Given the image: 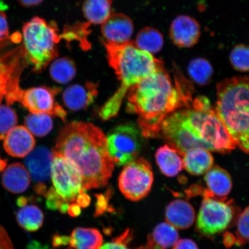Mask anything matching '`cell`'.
Wrapping results in <instances>:
<instances>
[{
  "mask_svg": "<svg viewBox=\"0 0 249 249\" xmlns=\"http://www.w3.org/2000/svg\"><path fill=\"white\" fill-rule=\"evenodd\" d=\"M25 127L33 136L42 138L51 132L53 123L50 115L43 113H31L25 118Z\"/></svg>",
  "mask_w": 249,
  "mask_h": 249,
  "instance_id": "f546056e",
  "label": "cell"
},
{
  "mask_svg": "<svg viewBox=\"0 0 249 249\" xmlns=\"http://www.w3.org/2000/svg\"><path fill=\"white\" fill-rule=\"evenodd\" d=\"M83 12L88 23L102 24L112 14L111 0H86Z\"/></svg>",
  "mask_w": 249,
  "mask_h": 249,
  "instance_id": "d4e9b609",
  "label": "cell"
},
{
  "mask_svg": "<svg viewBox=\"0 0 249 249\" xmlns=\"http://www.w3.org/2000/svg\"><path fill=\"white\" fill-rule=\"evenodd\" d=\"M132 239L133 231L128 229L123 234L115 238L111 242L102 246L99 249H133L128 247V245ZM134 249H143V247Z\"/></svg>",
  "mask_w": 249,
  "mask_h": 249,
  "instance_id": "e575fe53",
  "label": "cell"
},
{
  "mask_svg": "<svg viewBox=\"0 0 249 249\" xmlns=\"http://www.w3.org/2000/svg\"><path fill=\"white\" fill-rule=\"evenodd\" d=\"M25 164L36 185H45L52 176L53 154L48 148L39 147L27 156Z\"/></svg>",
  "mask_w": 249,
  "mask_h": 249,
  "instance_id": "9a60e30c",
  "label": "cell"
},
{
  "mask_svg": "<svg viewBox=\"0 0 249 249\" xmlns=\"http://www.w3.org/2000/svg\"><path fill=\"white\" fill-rule=\"evenodd\" d=\"M28 203V198L25 197H20L18 199L17 204L20 207H23L27 205Z\"/></svg>",
  "mask_w": 249,
  "mask_h": 249,
  "instance_id": "bcb514c9",
  "label": "cell"
},
{
  "mask_svg": "<svg viewBox=\"0 0 249 249\" xmlns=\"http://www.w3.org/2000/svg\"><path fill=\"white\" fill-rule=\"evenodd\" d=\"M76 203L79 205L81 208H86L89 206L90 203V197L86 194V192L82 193L78 196Z\"/></svg>",
  "mask_w": 249,
  "mask_h": 249,
  "instance_id": "60d3db41",
  "label": "cell"
},
{
  "mask_svg": "<svg viewBox=\"0 0 249 249\" xmlns=\"http://www.w3.org/2000/svg\"><path fill=\"white\" fill-rule=\"evenodd\" d=\"M97 84L88 82L85 86L73 85L66 89L62 99L66 107L71 111H79L89 107L97 96Z\"/></svg>",
  "mask_w": 249,
  "mask_h": 249,
  "instance_id": "e0dca14e",
  "label": "cell"
},
{
  "mask_svg": "<svg viewBox=\"0 0 249 249\" xmlns=\"http://www.w3.org/2000/svg\"><path fill=\"white\" fill-rule=\"evenodd\" d=\"M134 26L129 17L123 14H112L102 24L103 43L120 45L130 41Z\"/></svg>",
  "mask_w": 249,
  "mask_h": 249,
  "instance_id": "5bb4252c",
  "label": "cell"
},
{
  "mask_svg": "<svg viewBox=\"0 0 249 249\" xmlns=\"http://www.w3.org/2000/svg\"><path fill=\"white\" fill-rule=\"evenodd\" d=\"M90 24L88 22L85 24H77L75 26L66 28L64 33L62 34L61 38L72 41L76 40L80 41V45L83 49L88 48L89 46L87 36L89 34V27Z\"/></svg>",
  "mask_w": 249,
  "mask_h": 249,
  "instance_id": "1f68e13d",
  "label": "cell"
},
{
  "mask_svg": "<svg viewBox=\"0 0 249 249\" xmlns=\"http://www.w3.org/2000/svg\"><path fill=\"white\" fill-rule=\"evenodd\" d=\"M154 182L150 163L145 159H135L124 166L121 171L118 185L120 191L128 200L138 201L148 194Z\"/></svg>",
  "mask_w": 249,
  "mask_h": 249,
  "instance_id": "ba28073f",
  "label": "cell"
},
{
  "mask_svg": "<svg viewBox=\"0 0 249 249\" xmlns=\"http://www.w3.org/2000/svg\"><path fill=\"white\" fill-rule=\"evenodd\" d=\"M179 233L168 223H161L155 227L148 236L147 244L143 249H167L178 242Z\"/></svg>",
  "mask_w": 249,
  "mask_h": 249,
  "instance_id": "7402d4cb",
  "label": "cell"
},
{
  "mask_svg": "<svg viewBox=\"0 0 249 249\" xmlns=\"http://www.w3.org/2000/svg\"><path fill=\"white\" fill-rule=\"evenodd\" d=\"M188 71L196 83L205 86L209 83L213 74V66L207 59L197 57L189 62Z\"/></svg>",
  "mask_w": 249,
  "mask_h": 249,
  "instance_id": "f1b7e54d",
  "label": "cell"
},
{
  "mask_svg": "<svg viewBox=\"0 0 249 249\" xmlns=\"http://www.w3.org/2000/svg\"><path fill=\"white\" fill-rule=\"evenodd\" d=\"M22 57L20 48L0 58V104L3 99L20 87Z\"/></svg>",
  "mask_w": 249,
  "mask_h": 249,
  "instance_id": "7c38bea8",
  "label": "cell"
},
{
  "mask_svg": "<svg viewBox=\"0 0 249 249\" xmlns=\"http://www.w3.org/2000/svg\"><path fill=\"white\" fill-rule=\"evenodd\" d=\"M183 167L192 175L201 176L213 167V158L206 149L196 148L186 152L183 157Z\"/></svg>",
  "mask_w": 249,
  "mask_h": 249,
  "instance_id": "603a6c76",
  "label": "cell"
},
{
  "mask_svg": "<svg viewBox=\"0 0 249 249\" xmlns=\"http://www.w3.org/2000/svg\"><path fill=\"white\" fill-rule=\"evenodd\" d=\"M60 91L58 89L46 87H33L27 89H19L15 93L13 102H20L31 113H43L54 116L64 121L66 111L55 100L54 96Z\"/></svg>",
  "mask_w": 249,
  "mask_h": 249,
  "instance_id": "8fae6325",
  "label": "cell"
},
{
  "mask_svg": "<svg viewBox=\"0 0 249 249\" xmlns=\"http://www.w3.org/2000/svg\"><path fill=\"white\" fill-rule=\"evenodd\" d=\"M18 116L15 111L7 105L0 104V139L17 126Z\"/></svg>",
  "mask_w": 249,
  "mask_h": 249,
  "instance_id": "d6a6232c",
  "label": "cell"
},
{
  "mask_svg": "<svg viewBox=\"0 0 249 249\" xmlns=\"http://www.w3.org/2000/svg\"><path fill=\"white\" fill-rule=\"evenodd\" d=\"M18 1L23 7H30L39 5L43 0H18Z\"/></svg>",
  "mask_w": 249,
  "mask_h": 249,
  "instance_id": "f6af8a7d",
  "label": "cell"
},
{
  "mask_svg": "<svg viewBox=\"0 0 249 249\" xmlns=\"http://www.w3.org/2000/svg\"><path fill=\"white\" fill-rule=\"evenodd\" d=\"M9 36V27L7 17L4 12L0 11V42H4Z\"/></svg>",
  "mask_w": 249,
  "mask_h": 249,
  "instance_id": "8d00e7d4",
  "label": "cell"
},
{
  "mask_svg": "<svg viewBox=\"0 0 249 249\" xmlns=\"http://www.w3.org/2000/svg\"><path fill=\"white\" fill-rule=\"evenodd\" d=\"M52 152L53 188L65 202L74 203L79 195L86 192L83 188L82 176L77 168L67 159L57 152Z\"/></svg>",
  "mask_w": 249,
  "mask_h": 249,
  "instance_id": "9c48e42d",
  "label": "cell"
},
{
  "mask_svg": "<svg viewBox=\"0 0 249 249\" xmlns=\"http://www.w3.org/2000/svg\"><path fill=\"white\" fill-rule=\"evenodd\" d=\"M249 241V206L239 214L237 219L236 244L244 245Z\"/></svg>",
  "mask_w": 249,
  "mask_h": 249,
  "instance_id": "836d02e7",
  "label": "cell"
},
{
  "mask_svg": "<svg viewBox=\"0 0 249 249\" xmlns=\"http://www.w3.org/2000/svg\"><path fill=\"white\" fill-rule=\"evenodd\" d=\"M49 72L52 79L55 82L65 85L71 82L75 76L76 65L70 58H58L52 62Z\"/></svg>",
  "mask_w": 249,
  "mask_h": 249,
  "instance_id": "83f0119b",
  "label": "cell"
},
{
  "mask_svg": "<svg viewBox=\"0 0 249 249\" xmlns=\"http://www.w3.org/2000/svg\"><path fill=\"white\" fill-rule=\"evenodd\" d=\"M160 134L168 145L183 155L193 149L226 154L236 146L215 110L193 106L177 110L161 124Z\"/></svg>",
  "mask_w": 249,
  "mask_h": 249,
  "instance_id": "3957f363",
  "label": "cell"
},
{
  "mask_svg": "<svg viewBox=\"0 0 249 249\" xmlns=\"http://www.w3.org/2000/svg\"><path fill=\"white\" fill-rule=\"evenodd\" d=\"M215 111L235 146L249 153V76L217 84Z\"/></svg>",
  "mask_w": 249,
  "mask_h": 249,
  "instance_id": "5b68a950",
  "label": "cell"
},
{
  "mask_svg": "<svg viewBox=\"0 0 249 249\" xmlns=\"http://www.w3.org/2000/svg\"><path fill=\"white\" fill-rule=\"evenodd\" d=\"M31 179L26 167L20 163H14L6 168L3 173L2 184L11 194H20L29 188Z\"/></svg>",
  "mask_w": 249,
  "mask_h": 249,
  "instance_id": "d6986e66",
  "label": "cell"
},
{
  "mask_svg": "<svg viewBox=\"0 0 249 249\" xmlns=\"http://www.w3.org/2000/svg\"><path fill=\"white\" fill-rule=\"evenodd\" d=\"M183 157L180 152L168 144L159 148L155 154L156 160L161 172L170 177L177 176L182 171Z\"/></svg>",
  "mask_w": 249,
  "mask_h": 249,
  "instance_id": "ffe728a7",
  "label": "cell"
},
{
  "mask_svg": "<svg viewBox=\"0 0 249 249\" xmlns=\"http://www.w3.org/2000/svg\"><path fill=\"white\" fill-rule=\"evenodd\" d=\"M27 249H53L48 245H43L36 241H31L27 245Z\"/></svg>",
  "mask_w": 249,
  "mask_h": 249,
  "instance_id": "7bdbcfd3",
  "label": "cell"
},
{
  "mask_svg": "<svg viewBox=\"0 0 249 249\" xmlns=\"http://www.w3.org/2000/svg\"><path fill=\"white\" fill-rule=\"evenodd\" d=\"M184 80L176 70L174 83L163 67L129 89L127 110L138 116L140 129L145 138L160 136L165 118L191 100L183 91Z\"/></svg>",
  "mask_w": 249,
  "mask_h": 249,
  "instance_id": "7a4b0ae2",
  "label": "cell"
},
{
  "mask_svg": "<svg viewBox=\"0 0 249 249\" xmlns=\"http://www.w3.org/2000/svg\"><path fill=\"white\" fill-rule=\"evenodd\" d=\"M4 148L12 157L23 158L29 155L36 146L34 136L24 126H16L4 139Z\"/></svg>",
  "mask_w": 249,
  "mask_h": 249,
  "instance_id": "2e32d148",
  "label": "cell"
},
{
  "mask_svg": "<svg viewBox=\"0 0 249 249\" xmlns=\"http://www.w3.org/2000/svg\"><path fill=\"white\" fill-rule=\"evenodd\" d=\"M229 59L235 70L249 71V45L239 44L233 47Z\"/></svg>",
  "mask_w": 249,
  "mask_h": 249,
  "instance_id": "4dcf8cb0",
  "label": "cell"
},
{
  "mask_svg": "<svg viewBox=\"0 0 249 249\" xmlns=\"http://www.w3.org/2000/svg\"><path fill=\"white\" fill-rule=\"evenodd\" d=\"M134 43L140 49L152 54L162 49L164 38L160 31L152 27H145L139 31Z\"/></svg>",
  "mask_w": 249,
  "mask_h": 249,
  "instance_id": "4316f807",
  "label": "cell"
},
{
  "mask_svg": "<svg viewBox=\"0 0 249 249\" xmlns=\"http://www.w3.org/2000/svg\"><path fill=\"white\" fill-rule=\"evenodd\" d=\"M173 249H199L197 244L190 239H182L174 245Z\"/></svg>",
  "mask_w": 249,
  "mask_h": 249,
  "instance_id": "f35d334b",
  "label": "cell"
},
{
  "mask_svg": "<svg viewBox=\"0 0 249 249\" xmlns=\"http://www.w3.org/2000/svg\"><path fill=\"white\" fill-rule=\"evenodd\" d=\"M70 236L55 235L53 238V246L55 248L70 244Z\"/></svg>",
  "mask_w": 249,
  "mask_h": 249,
  "instance_id": "ab89813d",
  "label": "cell"
},
{
  "mask_svg": "<svg viewBox=\"0 0 249 249\" xmlns=\"http://www.w3.org/2000/svg\"><path fill=\"white\" fill-rule=\"evenodd\" d=\"M45 195L46 198V206L50 210H59L62 205L68 203L57 194L53 188L47 191Z\"/></svg>",
  "mask_w": 249,
  "mask_h": 249,
  "instance_id": "d590c367",
  "label": "cell"
},
{
  "mask_svg": "<svg viewBox=\"0 0 249 249\" xmlns=\"http://www.w3.org/2000/svg\"><path fill=\"white\" fill-rule=\"evenodd\" d=\"M170 36L174 44L180 48H191L201 36L200 24L195 18L180 15L171 23Z\"/></svg>",
  "mask_w": 249,
  "mask_h": 249,
  "instance_id": "4fadbf2b",
  "label": "cell"
},
{
  "mask_svg": "<svg viewBox=\"0 0 249 249\" xmlns=\"http://www.w3.org/2000/svg\"><path fill=\"white\" fill-rule=\"evenodd\" d=\"M100 198H98V201L97 202V207L96 208V213L97 214H101L103 211L105 209L106 206H107V201H106V198L103 196H100Z\"/></svg>",
  "mask_w": 249,
  "mask_h": 249,
  "instance_id": "ee69618b",
  "label": "cell"
},
{
  "mask_svg": "<svg viewBox=\"0 0 249 249\" xmlns=\"http://www.w3.org/2000/svg\"><path fill=\"white\" fill-rule=\"evenodd\" d=\"M71 161L82 176L86 191L107 185L115 163L102 130L89 123L72 122L62 128L53 150Z\"/></svg>",
  "mask_w": 249,
  "mask_h": 249,
  "instance_id": "6da1fadb",
  "label": "cell"
},
{
  "mask_svg": "<svg viewBox=\"0 0 249 249\" xmlns=\"http://www.w3.org/2000/svg\"><path fill=\"white\" fill-rule=\"evenodd\" d=\"M17 222L21 228L29 232L38 231L44 222V214L35 205L21 207L17 214Z\"/></svg>",
  "mask_w": 249,
  "mask_h": 249,
  "instance_id": "484cf974",
  "label": "cell"
},
{
  "mask_svg": "<svg viewBox=\"0 0 249 249\" xmlns=\"http://www.w3.org/2000/svg\"><path fill=\"white\" fill-rule=\"evenodd\" d=\"M0 249H14L8 232L1 226H0Z\"/></svg>",
  "mask_w": 249,
  "mask_h": 249,
  "instance_id": "74e56055",
  "label": "cell"
},
{
  "mask_svg": "<svg viewBox=\"0 0 249 249\" xmlns=\"http://www.w3.org/2000/svg\"><path fill=\"white\" fill-rule=\"evenodd\" d=\"M205 182L207 191L217 197H226L231 191L232 183L231 177L223 168L214 166L205 173Z\"/></svg>",
  "mask_w": 249,
  "mask_h": 249,
  "instance_id": "44dd1931",
  "label": "cell"
},
{
  "mask_svg": "<svg viewBox=\"0 0 249 249\" xmlns=\"http://www.w3.org/2000/svg\"><path fill=\"white\" fill-rule=\"evenodd\" d=\"M103 244V236L97 229L78 227L70 236L69 245L75 249H99Z\"/></svg>",
  "mask_w": 249,
  "mask_h": 249,
  "instance_id": "cb8c5ba5",
  "label": "cell"
},
{
  "mask_svg": "<svg viewBox=\"0 0 249 249\" xmlns=\"http://www.w3.org/2000/svg\"><path fill=\"white\" fill-rule=\"evenodd\" d=\"M23 38L21 52L23 58L33 66L36 72L45 70L58 57L57 44L62 38L55 23H48L42 18H34L24 24Z\"/></svg>",
  "mask_w": 249,
  "mask_h": 249,
  "instance_id": "8992f818",
  "label": "cell"
},
{
  "mask_svg": "<svg viewBox=\"0 0 249 249\" xmlns=\"http://www.w3.org/2000/svg\"><path fill=\"white\" fill-rule=\"evenodd\" d=\"M203 196L196 229L201 235L213 237L231 226L238 213L232 201H227L226 197H215L207 190L204 191Z\"/></svg>",
  "mask_w": 249,
  "mask_h": 249,
  "instance_id": "52a82bcc",
  "label": "cell"
},
{
  "mask_svg": "<svg viewBox=\"0 0 249 249\" xmlns=\"http://www.w3.org/2000/svg\"><path fill=\"white\" fill-rule=\"evenodd\" d=\"M141 134L133 124L118 126L108 133V152L115 164L123 166L135 160L142 147Z\"/></svg>",
  "mask_w": 249,
  "mask_h": 249,
  "instance_id": "30bf717a",
  "label": "cell"
},
{
  "mask_svg": "<svg viewBox=\"0 0 249 249\" xmlns=\"http://www.w3.org/2000/svg\"><path fill=\"white\" fill-rule=\"evenodd\" d=\"M68 213L72 217L79 216L81 213V207L76 202L71 203L68 208Z\"/></svg>",
  "mask_w": 249,
  "mask_h": 249,
  "instance_id": "b9f144b4",
  "label": "cell"
},
{
  "mask_svg": "<svg viewBox=\"0 0 249 249\" xmlns=\"http://www.w3.org/2000/svg\"><path fill=\"white\" fill-rule=\"evenodd\" d=\"M110 66L115 71L121 86L99 110V116L108 120L117 116L129 89L145 78L164 67L163 62L140 49L134 42L120 45L104 43Z\"/></svg>",
  "mask_w": 249,
  "mask_h": 249,
  "instance_id": "277c9868",
  "label": "cell"
},
{
  "mask_svg": "<svg viewBox=\"0 0 249 249\" xmlns=\"http://www.w3.org/2000/svg\"><path fill=\"white\" fill-rule=\"evenodd\" d=\"M165 218L167 223L176 229H187L195 223V210L188 201L174 200L167 205L165 212Z\"/></svg>",
  "mask_w": 249,
  "mask_h": 249,
  "instance_id": "ac0fdd59",
  "label": "cell"
}]
</instances>
